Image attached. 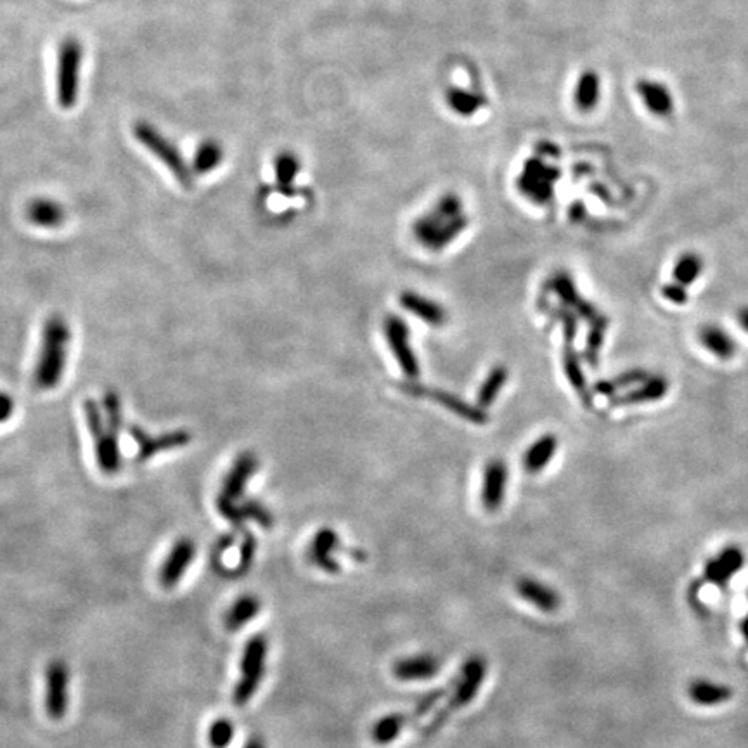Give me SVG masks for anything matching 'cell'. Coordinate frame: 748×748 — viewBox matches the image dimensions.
<instances>
[{
  "mask_svg": "<svg viewBox=\"0 0 748 748\" xmlns=\"http://www.w3.org/2000/svg\"><path fill=\"white\" fill-rule=\"evenodd\" d=\"M468 227V217L463 213V201L456 194L442 196L432 211L419 217L413 224V234L424 248L440 251L457 240Z\"/></svg>",
  "mask_w": 748,
  "mask_h": 748,
  "instance_id": "obj_1",
  "label": "cell"
},
{
  "mask_svg": "<svg viewBox=\"0 0 748 748\" xmlns=\"http://www.w3.org/2000/svg\"><path fill=\"white\" fill-rule=\"evenodd\" d=\"M71 341V330L66 319L56 314L51 316L42 330L40 354L33 373V383L42 391L58 389L66 369L68 345Z\"/></svg>",
  "mask_w": 748,
  "mask_h": 748,
  "instance_id": "obj_2",
  "label": "cell"
},
{
  "mask_svg": "<svg viewBox=\"0 0 748 748\" xmlns=\"http://www.w3.org/2000/svg\"><path fill=\"white\" fill-rule=\"evenodd\" d=\"M134 139L154 156L176 179L180 185L191 187L194 182V174L187 160L184 158L177 144L167 137L154 123L148 120H136L132 125Z\"/></svg>",
  "mask_w": 748,
  "mask_h": 748,
  "instance_id": "obj_3",
  "label": "cell"
},
{
  "mask_svg": "<svg viewBox=\"0 0 748 748\" xmlns=\"http://www.w3.org/2000/svg\"><path fill=\"white\" fill-rule=\"evenodd\" d=\"M84 60L86 47L82 40L73 35L64 37L56 56V101L61 110H73L78 103Z\"/></svg>",
  "mask_w": 748,
  "mask_h": 748,
  "instance_id": "obj_4",
  "label": "cell"
},
{
  "mask_svg": "<svg viewBox=\"0 0 748 748\" xmlns=\"http://www.w3.org/2000/svg\"><path fill=\"white\" fill-rule=\"evenodd\" d=\"M487 676V660L480 655H473L464 662L459 681L456 683V686L450 693L448 703L428 720V724L421 729V736L428 738L432 735H435L439 729L444 727V724L448 722V719L461 711L464 705H468L470 702L475 700L477 693H479L480 686L483 685Z\"/></svg>",
  "mask_w": 748,
  "mask_h": 748,
  "instance_id": "obj_5",
  "label": "cell"
},
{
  "mask_svg": "<svg viewBox=\"0 0 748 748\" xmlns=\"http://www.w3.org/2000/svg\"><path fill=\"white\" fill-rule=\"evenodd\" d=\"M86 419L89 426L90 435L95 448V463L104 475H117L121 468L120 446L119 435L120 430L111 428L106 424L101 407L95 400L87 399L84 402Z\"/></svg>",
  "mask_w": 748,
  "mask_h": 748,
  "instance_id": "obj_6",
  "label": "cell"
},
{
  "mask_svg": "<svg viewBox=\"0 0 748 748\" xmlns=\"http://www.w3.org/2000/svg\"><path fill=\"white\" fill-rule=\"evenodd\" d=\"M267 650H269V641L262 634L253 636L244 645V652L241 657L240 683L236 685L234 695H233V700L238 707L246 705L260 686L266 674Z\"/></svg>",
  "mask_w": 748,
  "mask_h": 748,
  "instance_id": "obj_7",
  "label": "cell"
},
{
  "mask_svg": "<svg viewBox=\"0 0 748 748\" xmlns=\"http://www.w3.org/2000/svg\"><path fill=\"white\" fill-rule=\"evenodd\" d=\"M383 333L389 343L390 352L393 354L402 373L411 382H416L421 369H419L418 356L411 347V331L406 325V321L395 314L387 316L383 323Z\"/></svg>",
  "mask_w": 748,
  "mask_h": 748,
  "instance_id": "obj_8",
  "label": "cell"
},
{
  "mask_svg": "<svg viewBox=\"0 0 748 748\" xmlns=\"http://www.w3.org/2000/svg\"><path fill=\"white\" fill-rule=\"evenodd\" d=\"M402 390L406 393L415 395V397H428L433 402H437L439 406H442L444 409H448L454 416L464 419V421H468L472 424H487V421H489V416H487V411L485 409H481L477 404H470V402L463 400L461 397L454 395V393H449V391L428 389V387L419 385L416 382L404 383Z\"/></svg>",
  "mask_w": 748,
  "mask_h": 748,
  "instance_id": "obj_9",
  "label": "cell"
},
{
  "mask_svg": "<svg viewBox=\"0 0 748 748\" xmlns=\"http://www.w3.org/2000/svg\"><path fill=\"white\" fill-rule=\"evenodd\" d=\"M558 179V172L544 165L539 160H530L518 179L520 191L536 203H547L553 198V189Z\"/></svg>",
  "mask_w": 748,
  "mask_h": 748,
  "instance_id": "obj_10",
  "label": "cell"
},
{
  "mask_svg": "<svg viewBox=\"0 0 748 748\" xmlns=\"http://www.w3.org/2000/svg\"><path fill=\"white\" fill-rule=\"evenodd\" d=\"M130 435L137 446L136 463H146L156 454L165 452V450L185 448L193 439V435L187 430H176V432H169L158 437H151L150 433H146L143 428H137V426H132Z\"/></svg>",
  "mask_w": 748,
  "mask_h": 748,
  "instance_id": "obj_11",
  "label": "cell"
},
{
  "mask_svg": "<svg viewBox=\"0 0 748 748\" xmlns=\"http://www.w3.org/2000/svg\"><path fill=\"white\" fill-rule=\"evenodd\" d=\"M70 672L62 660H54L45 670V711L49 718L60 720L68 711Z\"/></svg>",
  "mask_w": 748,
  "mask_h": 748,
  "instance_id": "obj_12",
  "label": "cell"
},
{
  "mask_svg": "<svg viewBox=\"0 0 748 748\" xmlns=\"http://www.w3.org/2000/svg\"><path fill=\"white\" fill-rule=\"evenodd\" d=\"M508 489V466L503 459H492L485 464L481 475L480 499L487 511H497L503 506Z\"/></svg>",
  "mask_w": 748,
  "mask_h": 748,
  "instance_id": "obj_13",
  "label": "cell"
},
{
  "mask_svg": "<svg viewBox=\"0 0 748 748\" xmlns=\"http://www.w3.org/2000/svg\"><path fill=\"white\" fill-rule=\"evenodd\" d=\"M744 565L745 553L742 551V547L727 546L705 563L703 580L712 586H718L720 589H726L729 580L744 569Z\"/></svg>",
  "mask_w": 748,
  "mask_h": 748,
  "instance_id": "obj_14",
  "label": "cell"
},
{
  "mask_svg": "<svg viewBox=\"0 0 748 748\" xmlns=\"http://www.w3.org/2000/svg\"><path fill=\"white\" fill-rule=\"evenodd\" d=\"M549 288L560 299L562 305H565L567 308H573L582 319L589 321L591 325L606 321V317L599 314L598 308H595L588 300L579 295L577 286L567 272H556L549 281Z\"/></svg>",
  "mask_w": 748,
  "mask_h": 748,
  "instance_id": "obj_15",
  "label": "cell"
},
{
  "mask_svg": "<svg viewBox=\"0 0 748 748\" xmlns=\"http://www.w3.org/2000/svg\"><path fill=\"white\" fill-rule=\"evenodd\" d=\"M196 556V544L182 538L174 544L160 570V582L165 589H174Z\"/></svg>",
  "mask_w": 748,
  "mask_h": 748,
  "instance_id": "obj_16",
  "label": "cell"
},
{
  "mask_svg": "<svg viewBox=\"0 0 748 748\" xmlns=\"http://www.w3.org/2000/svg\"><path fill=\"white\" fill-rule=\"evenodd\" d=\"M257 470H259V459L253 452L240 454L236 457V461L233 463L229 473L224 479L220 496H224L227 499H233V501H238L242 496L244 489H246L248 480H251Z\"/></svg>",
  "mask_w": 748,
  "mask_h": 748,
  "instance_id": "obj_17",
  "label": "cell"
},
{
  "mask_svg": "<svg viewBox=\"0 0 748 748\" xmlns=\"http://www.w3.org/2000/svg\"><path fill=\"white\" fill-rule=\"evenodd\" d=\"M516 591L522 598L539 608L544 613H555L562 606V596L553 588L539 582L532 577H522L516 580Z\"/></svg>",
  "mask_w": 748,
  "mask_h": 748,
  "instance_id": "obj_18",
  "label": "cell"
},
{
  "mask_svg": "<svg viewBox=\"0 0 748 748\" xmlns=\"http://www.w3.org/2000/svg\"><path fill=\"white\" fill-rule=\"evenodd\" d=\"M27 220L40 229H58L66 222V209L53 198H33L25 210Z\"/></svg>",
  "mask_w": 748,
  "mask_h": 748,
  "instance_id": "obj_19",
  "label": "cell"
},
{
  "mask_svg": "<svg viewBox=\"0 0 748 748\" xmlns=\"http://www.w3.org/2000/svg\"><path fill=\"white\" fill-rule=\"evenodd\" d=\"M340 549V538L331 529H321L310 544L308 549V560L317 567L328 573H338L340 563L334 560V553Z\"/></svg>",
  "mask_w": 748,
  "mask_h": 748,
  "instance_id": "obj_20",
  "label": "cell"
},
{
  "mask_svg": "<svg viewBox=\"0 0 748 748\" xmlns=\"http://www.w3.org/2000/svg\"><path fill=\"white\" fill-rule=\"evenodd\" d=\"M399 301H400L404 310L416 316L423 323H426L430 326L439 328V326H444L448 323L446 308L433 300L426 299V297L418 295L415 292H404L399 297Z\"/></svg>",
  "mask_w": 748,
  "mask_h": 748,
  "instance_id": "obj_21",
  "label": "cell"
},
{
  "mask_svg": "<svg viewBox=\"0 0 748 748\" xmlns=\"http://www.w3.org/2000/svg\"><path fill=\"white\" fill-rule=\"evenodd\" d=\"M440 670V660L433 655H416L395 662L393 676L399 681L413 683V681H426L437 676Z\"/></svg>",
  "mask_w": 748,
  "mask_h": 748,
  "instance_id": "obj_22",
  "label": "cell"
},
{
  "mask_svg": "<svg viewBox=\"0 0 748 748\" xmlns=\"http://www.w3.org/2000/svg\"><path fill=\"white\" fill-rule=\"evenodd\" d=\"M669 382L663 376H648L643 383L636 385V389L629 390L628 393L615 397L612 400L613 407H629L646 402H655L667 395Z\"/></svg>",
  "mask_w": 748,
  "mask_h": 748,
  "instance_id": "obj_23",
  "label": "cell"
},
{
  "mask_svg": "<svg viewBox=\"0 0 748 748\" xmlns=\"http://www.w3.org/2000/svg\"><path fill=\"white\" fill-rule=\"evenodd\" d=\"M636 90L648 108L650 113L655 117H670L674 111V99L667 86L657 80H639L636 84Z\"/></svg>",
  "mask_w": 748,
  "mask_h": 748,
  "instance_id": "obj_24",
  "label": "cell"
},
{
  "mask_svg": "<svg viewBox=\"0 0 748 748\" xmlns=\"http://www.w3.org/2000/svg\"><path fill=\"white\" fill-rule=\"evenodd\" d=\"M688 698L700 707H716L733 698V689L709 679H695L688 685Z\"/></svg>",
  "mask_w": 748,
  "mask_h": 748,
  "instance_id": "obj_25",
  "label": "cell"
},
{
  "mask_svg": "<svg viewBox=\"0 0 748 748\" xmlns=\"http://www.w3.org/2000/svg\"><path fill=\"white\" fill-rule=\"evenodd\" d=\"M556 450H558V439L551 433L542 435L523 452V457H522L523 470L530 475L540 473L551 463Z\"/></svg>",
  "mask_w": 748,
  "mask_h": 748,
  "instance_id": "obj_26",
  "label": "cell"
},
{
  "mask_svg": "<svg viewBox=\"0 0 748 748\" xmlns=\"http://www.w3.org/2000/svg\"><path fill=\"white\" fill-rule=\"evenodd\" d=\"M698 340L705 350H709L719 359H731L736 354V341L719 326H712V325L703 326L700 330Z\"/></svg>",
  "mask_w": 748,
  "mask_h": 748,
  "instance_id": "obj_27",
  "label": "cell"
},
{
  "mask_svg": "<svg viewBox=\"0 0 748 748\" xmlns=\"http://www.w3.org/2000/svg\"><path fill=\"white\" fill-rule=\"evenodd\" d=\"M563 369H565V376H567L570 385L579 393L582 404L586 407H591L593 395H591V390L588 389V380H586L584 371H582V362L569 343L565 345V350H563Z\"/></svg>",
  "mask_w": 748,
  "mask_h": 748,
  "instance_id": "obj_28",
  "label": "cell"
},
{
  "mask_svg": "<svg viewBox=\"0 0 748 748\" xmlns=\"http://www.w3.org/2000/svg\"><path fill=\"white\" fill-rule=\"evenodd\" d=\"M599 94H601V80H599L598 73L593 70L584 71L579 77L575 92H573L577 108L580 111H591L593 108L598 106Z\"/></svg>",
  "mask_w": 748,
  "mask_h": 748,
  "instance_id": "obj_29",
  "label": "cell"
},
{
  "mask_svg": "<svg viewBox=\"0 0 748 748\" xmlns=\"http://www.w3.org/2000/svg\"><path fill=\"white\" fill-rule=\"evenodd\" d=\"M260 606V599L257 596L242 595L231 604L229 612L226 613V628L229 630H240L242 626H246V622L253 621L259 615Z\"/></svg>",
  "mask_w": 748,
  "mask_h": 748,
  "instance_id": "obj_30",
  "label": "cell"
},
{
  "mask_svg": "<svg viewBox=\"0 0 748 748\" xmlns=\"http://www.w3.org/2000/svg\"><path fill=\"white\" fill-rule=\"evenodd\" d=\"M508 369L505 366L492 367L480 385L479 393H477V406L487 411L505 389V385L508 382Z\"/></svg>",
  "mask_w": 748,
  "mask_h": 748,
  "instance_id": "obj_31",
  "label": "cell"
},
{
  "mask_svg": "<svg viewBox=\"0 0 748 748\" xmlns=\"http://www.w3.org/2000/svg\"><path fill=\"white\" fill-rule=\"evenodd\" d=\"M409 722L411 719L407 714L395 712V714L383 716L371 727V740L378 745H389L393 740L399 738V735Z\"/></svg>",
  "mask_w": 748,
  "mask_h": 748,
  "instance_id": "obj_32",
  "label": "cell"
},
{
  "mask_svg": "<svg viewBox=\"0 0 748 748\" xmlns=\"http://www.w3.org/2000/svg\"><path fill=\"white\" fill-rule=\"evenodd\" d=\"M222 161H224L222 146L217 141L209 139V141H203L194 151L191 169H193V174L205 176V174L213 172Z\"/></svg>",
  "mask_w": 748,
  "mask_h": 748,
  "instance_id": "obj_33",
  "label": "cell"
},
{
  "mask_svg": "<svg viewBox=\"0 0 748 748\" xmlns=\"http://www.w3.org/2000/svg\"><path fill=\"white\" fill-rule=\"evenodd\" d=\"M648 376H650V373H646L645 369H632V371H626L624 374H621V376H617L613 380H601V382H598L595 385L593 391L598 393V395L610 397V395H615L621 390L629 389V387H634V385L643 383Z\"/></svg>",
  "mask_w": 748,
  "mask_h": 748,
  "instance_id": "obj_34",
  "label": "cell"
},
{
  "mask_svg": "<svg viewBox=\"0 0 748 748\" xmlns=\"http://www.w3.org/2000/svg\"><path fill=\"white\" fill-rule=\"evenodd\" d=\"M702 270H703L702 257L696 255V253H685L683 257L678 259L674 270H672V277H674L676 283H679L683 286H688L700 277Z\"/></svg>",
  "mask_w": 748,
  "mask_h": 748,
  "instance_id": "obj_35",
  "label": "cell"
},
{
  "mask_svg": "<svg viewBox=\"0 0 748 748\" xmlns=\"http://www.w3.org/2000/svg\"><path fill=\"white\" fill-rule=\"evenodd\" d=\"M449 103L452 110L456 113H461V115H473V113H477V110H480L485 104V101L479 95L470 94V92H463V90L450 92Z\"/></svg>",
  "mask_w": 748,
  "mask_h": 748,
  "instance_id": "obj_36",
  "label": "cell"
},
{
  "mask_svg": "<svg viewBox=\"0 0 748 748\" xmlns=\"http://www.w3.org/2000/svg\"><path fill=\"white\" fill-rule=\"evenodd\" d=\"M234 738V726L229 719H217L209 731V742L211 748H227Z\"/></svg>",
  "mask_w": 748,
  "mask_h": 748,
  "instance_id": "obj_37",
  "label": "cell"
},
{
  "mask_svg": "<svg viewBox=\"0 0 748 748\" xmlns=\"http://www.w3.org/2000/svg\"><path fill=\"white\" fill-rule=\"evenodd\" d=\"M240 506L241 513H242L244 520H246V518H250V520L257 522L262 529H267V530L272 529V525H274V518H272L269 509L266 508L264 505H260V503H257V501H246V503H242Z\"/></svg>",
  "mask_w": 748,
  "mask_h": 748,
  "instance_id": "obj_38",
  "label": "cell"
},
{
  "mask_svg": "<svg viewBox=\"0 0 748 748\" xmlns=\"http://www.w3.org/2000/svg\"><path fill=\"white\" fill-rule=\"evenodd\" d=\"M606 328H608V319L593 325V328H591L589 338H588V347H586V352H584L586 359L591 366L598 364V354L601 350V345H603V338H604Z\"/></svg>",
  "mask_w": 748,
  "mask_h": 748,
  "instance_id": "obj_39",
  "label": "cell"
},
{
  "mask_svg": "<svg viewBox=\"0 0 748 748\" xmlns=\"http://www.w3.org/2000/svg\"><path fill=\"white\" fill-rule=\"evenodd\" d=\"M448 695V689H433V691H430V693H426L424 696H421L419 698L418 703H416V707H415V711L411 712V714H407L409 719H411V722H415V720H419L421 718H424L426 714H430V711L444 698Z\"/></svg>",
  "mask_w": 748,
  "mask_h": 748,
  "instance_id": "obj_40",
  "label": "cell"
},
{
  "mask_svg": "<svg viewBox=\"0 0 748 748\" xmlns=\"http://www.w3.org/2000/svg\"><path fill=\"white\" fill-rule=\"evenodd\" d=\"M217 509H218V513H220V514H222L227 522H231L236 529H242L244 516H242V513H241V506L238 505V501L227 499V497H224V496H218V497H217Z\"/></svg>",
  "mask_w": 748,
  "mask_h": 748,
  "instance_id": "obj_41",
  "label": "cell"
},
{
  "mask_svg": "<svg viewBox=\"0 0 748 748\" xmlns=\"http://www.w3.org/2000/svg\"><path fill=\"white\" fill-rule=\"evenodd\" d=\"M299 174V161L293 156H281L275 163V177L281 184H292Z\"/></svg>",
  "mask_w": 748,
  "mask_h": 748,
  "instance_id": "obj_42",
  "label": "cell"
},
{
  "mask_svg": "<svg viewBox=\"0 0 748 748\" xmlns=\"http://www.w3.org/2000/svg\"><path fill=\"white\" fill-rule=\"evenodd\" d=\"M255 549H257L255 538L251 534H246L244 540H242V546H241L240 567L234 571L236 575H241V573H244L246 570L250 569V565L253 562Z\"/></svg>",
  "mask_w": 748,
  "mask_h": 748,
  "instance_id": "obj_43",
  "label": "cell"
},
{
  "mask_svg": "<svg viewBox=\"0 0 748 748\" xmlns=\"http://www.w3.org/2000/svg\"><path fill=\"white\" fill-rule=\"evenodd\" d=\"M555 316L562 321V325H563V331H565V340H567V343L571 345V341H573V338H575V334H577V316L569 310L567 307L563 308H555Z\"/></svg>",
  "mask_w": 748,
  "mask_h": 748,
  "instance_id": "obj_44",
  "label": "cell"
},
{
  "mask_svg": "<svg viewBox=\"0 0 748 748\" xmlns=\"http://www.w3.org/2000/svg\"><path fill=\"white\" fill-rule=\"evenodd\" d=\"M662 297L674 305H685L688 301V292L686 286L674 281L662 288Z\"/></svg>",
  "mask_w": 748,
  "mask_h": 748,
  "instance_id": "obj_45",
  "label": "cell"
},
{
  "mask_svg": "<svg viewBox=\"0 0 748 748\" xmlns=\"http://www.w3.org/2000/svg\"><path fill=\"white\" fill-rule=\"evenodd\" d=\"M14 409H16L14 400L7 393L0 391V423H5V421L12 418Z\"/></svg>",
  "mask_w": 748,
  "mask_h": 748,
  "instance_id": "obj_46",
  "label": "cell"
},
{
  "mask_svg": "<svg viewBox=\"0 0 748 748\" xmlns=\"http://www.w3.org/2000/svg\"><path fill=\"white\" fill-rule=\"evenodd\" d=\"M738 323L748 333V307L740 308V312H738Z\"/></svg>",
  "mask_w": 748,
  "mask_h": 748,
  "instance_id": "obj_47",
  "label": "cell"
},
{
  "mask_svg": "<svg viewBox=\"0 0 748 748\" xmlns=\"http://www.w3.org/2000/svg\"><path fill=\"white\" fill-rule=\"evenodd\" d=\"M740 632H742V636H744V641L748 645V612L747 615H745V619L742 621V624H740Z\"/></svg>",
  "mask_w": 748,
  "mask_h": 748,
  "instance_id": "obj_48",
  "label": "cell"
},
{
  "mask_svg": "<svg viewBox=\"0 0 748 748\" xmlns=\"http://www.w3.org/2000/svg\"><path fill=\"white\" fill-rule=\"evenodd\" d=\"M242 748H266V744L262 740H259V738H253V740H250Z\"/></svg>",
  "mask_w": 748,
  "mask_h": 748,
  "instance_id": "obj_49",
  "label": "cell"
}]
</instances>
